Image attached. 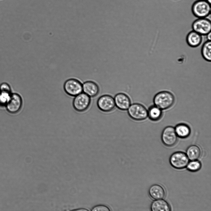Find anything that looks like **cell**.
Masks as SVG:
<instances>
[{"label":"cell","instance_id":"13","mask_svg":"<svg viewBox=\"0 0 211 211\" xmlns=\"http://www.w3.org/2000/svg\"><path fill=\"white\" fill-rule=\"evenodd\" d=\"M150 196L153 199H163L165 196L166 192L164 188L161 185L155 184L152 185L148 190Z\"/></svg>","mask_w":211,"mask_h":211},{"label":"cell","instance_id":"19","mask_svg":"<svg viewBox=\"0 0 211 211\" xmlns=\"http://www.w3.org/2000/svg\"><path fill=\"white\" fill-rule=\"evenodd\" d=\"M201 54L203 58L206 61H211V41L207 40L203 44L201 49Z\"/></svg>","mask_w":211,"mask_h":211},{"label":"cell","instance_id":"20","mask_svg":"<svg viewBox=\"0 0 211 211\" xmlns=\"http://www.w3.org/2000/svg\"><path fill=\"white\" fill-rule=\"evenodd\" d=\"M186 167L187 169L189 171L196 172L201 168V164L197 160H191L188 162Z\"/></svg>","mask_w":211,"mask_h":211},{"label":"cell","instance_id":"23","mask_svg":"<svg viewBox=\"0 0 211 211\" xmlns=\"http://www.w3.org/2000/svg\"><path fill=\"white\" fill-rule=\"evenodd\" d=\"M206 36L207 39V40H211V32H210L208 33Z\"/></svg>","mask_w":211,"mask_h":211},{"label":"cell","instance_id":"18","mask_svg":"<svg viewBox=\"0 0 211 211\" xmlns=\"http://www.w3.org/2000/svg\"><path fill=\"white\" fill-rule=\"evenodd\" d=\"M148 115L150 120L157 121L162 118V112L161 109L154 105L151 106L149 108Z\"/></svg>","mask_w":211,"mask_h":211},{"label":"cell","instance_id":"12","mask_svg":"<svg viewBox=\"0 0 211 211\" xmlns=\"http://www.w3.org/2000/svg\"><path fill=\"white\" fill-rule=\"evenodd\" d=\"M82 92L90 97L96 96L99 92V88L95 82L91 81L85 82L82 84Z\"/></svg>","mask_w":211,"mask_h":211},{"label":"cell","instance_id":"3","mask_svg":"<svg viewBox=\"0 0 211 211\" xmlns=\"http://www.w3.org/2000/svg\"><path fill=\"white\" fill-rule=\"evenodd\" d=\"M192 11L198 18H206L210 14V4L206 0H197L193 4Z\"/></svg>","mask_w":211,"mask_h":211},{"label":"cell","instance_id":"14","mask_svg":"<svg viewBox=\"0 0 211 211\" xmlns=\"http://www.w3.org/2000/svg\"><path fill=\"white\" fill-rule=\"evenodd\" d=\"M203 36L192 30L187 34L186 40L188 45L192 48L197 47L201 44Z\"/></svg>","mask_w":211,"mask_h":211},{"label":"cell","instance_id":"24","mask_svg":"<svg viewBox=\"0 0 211 211\" xmlns=\"http://www.w3.org/2000/svg\"><path fill=\"white\" fill-rule=\"evenodd\" d=\"M206 1H207L208 2H209V3H211V0H206Z\"/></svg>","mask_w":211,"mask_h":211},{"label":"cell","instance_id":"7","mask_svg":"<svg viewBox=\"0 0 211 211\" xmlns=\"http://www.w3.org/2000/svg\"><path fill=\"white\" fill-rule=\"evenodd\" d=\"M192 30L202 36L207 35L211 32V22L206 18H198L192 24Z\"/></svg>","mask_w":211,"mask_h":211},{"label":"cell","instance_id":"15","mask_svg":"<svg viewBox=\"0 0 211 211\" xmlns=\"http://www.w3.org/2000/svg\"><path fill=\"white\" fill-rule=\"evenodd\" d=\"M152 211H170L171 210L170 204L166 200L160 199L153 201L150 205Z\"/></svg>","mask_w":211,"mask_h":211},{"label":"cell","instance_id":"6","mask_svg":"<svg viewBox=\"0 0 211 211\" xmlns=\"http://www.w3.org/2000/svg\"><path fill=\"white\" fill-rule=\"evenodd\" d=\"M82 84L78 80L71 78L67 80L64 82L63 88L65 92L68 95L74 97L82 92Z\"/></svg>","mask_w":211,"mask_h":211},{"label":"cell","instance_id":"17","mask_svg":"<svg viewBox=\"0 0 211 211\" xmlns=\"http://www.w3.org/2000/svg\"><path fill=\"white\" fill-rule=\"evenodd\" d=\"M201 151L200 147L196 145L189 146L186 150V154L189 160H197L201 155Z\"/></svg>","mask_w":211,"mask_h":211},{"label":"cell","instance_id":"2","mask_svg":"<svg viewBox=\"0 0 211 211\" xmlns=\"http://www.w3.org/2000/svg\"><path fill=\"white\" fill-rule=\"evenodd\" d=\"M127 110L129 117L135 121L143 120L148 116V110L144 106L139 103L131 104Z\"/></svg>","mask_w":211,"mask_h":211},{"label":"cell","instance_id":"4","mask_svg":"<svg viewBox=\"0 0 211 211\" xmlns=\"http://www.w3.org/2000/svg\"><path fill=\"white\" fill-rule=\"evenodd\" d=\"M169 161L171 165L177 169H181L186 167L189 159L186 153L182 151H177L172 154Z\"/></svg>","mask_w":211,"mask_h":211},{"label":"cell","instance_id":"11","mask_svg":"<svg viewBox=\"0 0 211 211\" xmlns=\"http://www.w3.org/2000/svg\"><path fill=\"white\" fill-rule=\"evenodd\" d=\"M114 99L115 106L121 111L127 110L131 104L130 99L127 95L123 93L116 94Z\"/></svg>","mask_w":211,"mask_h":211},{"label":"cell","instance_id":"9","mask_svg":"<svg viewBox=\"0 0 211 211\" xmlns=\"http://www.w3.org/2000/svg\"><path fill=\"white\" fill-rule=\"evenodd\" d=\"M177 137L175 128L171 126H168L163 129L161 134V139L165 145L171 147L177 143Z\"/></svg>","mask_w":211,"mask_h":211},{"label":"cell","instance_id":"5","mask_svg":"<svg viewBox=\"0 0 211 211\" xmlns=\"http://www.w3.org/2000/svg\"><path fill=\"white\" fill-rule=\"evenodd\" d=\"M74 97L72 105L75 110L83 112L89 108L91 102V97L83 92Z\"/></svg>","mask_w":211,"mask_h":211},{"label":"cell","instance_id":"10","mask_svg":"<svg viewBox=\"0 0 211 211\" xmlns=\"http://www.w3.org/2000/svg\"><path fill=\"white\" fill-rule=\"evenodd\" d=\"M23 105V100L21 96L16 93L11 94L10 97L6 104L8 111L12 114L18 112Z\"/></svg>","mask_w":211,"mask_h":211},{"label":"cell","instance_id":"1","mask_svg":"<svg viewBox=\"0 0 211 211\" xmlns=\"http://www.w3.org/2000/svg\"><path fill=\"white\" fill-rule=\"evenodd\" d=\"M175 101V98L173 94L166 91L157 93L153 99L154 105L162 110L171 108L174 103Z\"/></svg>","mask_w":211,"mask_h":211},{"label":"cell","instance_id":"8","mask_svg":"<svg viewBox=\"0 0 211 211\" xmlns=\"http://www.w3.org/2000/svg\"><path fill=\"white\" fill-rule=\"evenodd\" d=\"M98 108L104 112H109L113 111L115 105L114 98L111 95H104L99 97L97 101Z\"/></svg>","mask_w":211,"mask_h":211},{"label":"cell","instance_id":"21","mask_svg":"<svg viewBox=\"0 0 211 211\" xmlns=\"http://www.w3.org/2000/svg\"><path fill=\"white\" fill-rule=\"evenodd\" d=\"M11 94V91L0 90V104L6 105Z\"/></svg>","mask_w":211,"mask_h":211},{"label":"cell","instance_id":"22","mask_svg":"<svg viewBox=\"0 0 211 211\" xmlns=\"http://www.w3.org/2000/svg\"><path fill=\"white\" fill-rule=\"evenodd\" d=\"M92 211H110V209L108 206L104 205H98L93 207Z\"/></svg>","mask_w":211,"mask_h":211},{"label":"cell","instance_id":"16","mask_svg":"<svg viewBox=\"0 0 211 211\" xmlns=\"http://www.w3.org/2000/svg\"><path fill=\"white\" fill-rule=\"evenodd\" d=\"M175 129L177 137L182 138H187L190 135L191 132L190 127L184 123L178 124L175 128Z\"/></svg>","mask_w":211,"mask_h":211}]
</instances>
